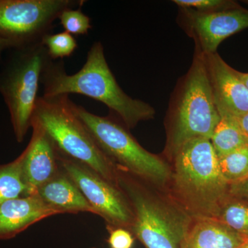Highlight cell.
Wrapping results in <instances>:
<instances>
[{
	"label": "cell",
	"instance_id": "cell-1",
	"mask_svg": "<svg viewBox=\"0 0 248 248\" xmlns=\"http://www.w3.org/2000/svg\"><path fill=\"white\" fill-rule=\"evenodd\" d=\"M41 83L45 97L79 94L105 104L129 128L154 118L155 110L148 103L128 95L117 82L106 59L104 48L96 42L78 73H66L63 62L50 60L42 73Z\"/></svg>",
	"mask_w": 248,
	"mask_h": 248
},
{
	"label": "cell",
	"instance_id": "cell-2",
	"mask_svg": "<svg viewBox=\"0 0 248 248\" xmlns=\"http://www.w3.org/2000/svg\"><path fill=\"white\" fill-rule=\"evenodd\" d=\"M68 97L63 94L39 97L32 119L40 124L59 153L117 186L115 164L104 154L76 115Z\"/></svg>",
	"mask_w": 248,
	"mask_h": 248
},
{
	"label": "cell",
	"instance_id": "cell-3",
	"mask_svg": "<svg viewBox=\"0 0 248 248\" xmlns=\"http://www.w3.org/2000/svg\"><path fill=\"white\" fill-rule=\"evenodd\" d=\"M174 156V183L179 195L201 218H216L226 201L228 184L208 139L186 142Z\"/></svg>",
	"mask_w": 248,
	"mask_h": 248
},
{
	"label": "cell",
	"instance_id": "cell-4",
	"mask_svg": "<svg viewBox=\"0 0 248 248\" xmlns=\"http://www.w3.org/2000/svg\"><path fill=\"white\" fill-rule=\"evenodd\" d=\"M170 108L169 150L173 155L192 139L210 140L221 120L214 102L204 55L197 49Z\"/></svg>",
	"mask_w": 248,
	"mask_h": 248
},
{
	"label": "cell",
	"instance_id": "cell-5",
	"mask_svg": "<svg viewBox=\"0 0 248 248\" xmlns=\"http://www.w3.org/2000/svg\"><path fill=\"white\" fill-rule=\"evenodd\" d=\"M42 42L17 48L0 73V94L9 111L16 140L22 143L31 128L42 73L50 61Z\"/></svg>",
	"mask_w": 248,
	"mask_h": 248
},
{
	"label": "cell",
	"instance_id": "cell-6",
	"mask_svg": "<svg viewBox=\"0 0 248 248\" xmlns=\"http://www.w3.org/2000/svg\"><path fill=\"white\" fill-rule=\"evenodd\" d=\"M72 108L104 154L112 162L116 161L119 169L158 184L169 180L168 165L145 150L120 124L109 117L94 115L73 102Z\"/></svg>",
	"mask_w": 248,
	"mask_h": 248
},
{
	"label": "cell",
	"instance_id": "cell-7",
	"mask_svg": "<svg viewBox=\"0 0 248 248\" xmlns=\"http://www.w3.org/2000/svg\"><path fill=\"white\" fill-rule=\"evenodd\" d=\"M117 186L134 214L130 229L146 248H181L190 224L181 212L155 200L136 183L117 173Z\"/></svg>",
	"mask_w": 248,
	"mask_h": 248
},
{
	"label": "cell",
	"instance_id": "cell-8",
	"mask_svg": "<svg viewBox=\"0 0 248 248\" xmlns=\"http://www.w3.org/2000/svg\"><path fill=\"white\" fill-rule=\"evenodd\" d=\"M83 1L0 0V37L14 48L35 45L50 33L62 11Z\"/></svg>",
	"mask_w": 248,
	"mask_h": 248
},
{
	"label": "cell",
	"instance_id": "cell-9",
	"mask_svg": "<svg viewBox=\"0 0 248 248\" xmlns=\"http://www.w3.org/2000/svg\"><path fill=\"white\" fill-rule=\"evenodd\" d=\"M58 153L60 167L78 186L96 215L110 226L130 228L134 221L133 209L120 187L84 165Z\"/></svg>",
	"mask_w": 248,
	"mask_h": 248
},
{
	"label": "cell",
	"instance_id": "cell-10",
	"mask_svg": "<svg viewBox=\"0 0 248 248\" xmlns=\"http://www.w3.org/2000/svg\"><path fill=\"white\" fill-rule=\"evenodd\" d=\"M182 9L187 30L197 44L196 49L203 55L217 53L223 40L248 28V10L239 6L207 13Z\"/></svg>",
	"mask_w": 248,
	"mask_h": 248
},
{
	"label": "cell",
	"instance_id": "cell-11",
	"mask_svg": "<svg viewBox=\"0 0 248 248\" xmlns=\"http://www.w3.org/2000/svg\"><path fill=\"white\" fill-rule=\"evenodd\" d=\"M214 102L220 117H239L248 112V89L238 71L218 53L204 55Z\"/></svg>",
	"mask_w": 248,
	"mask_h": 248
},
{
	"label": "cell",
	"instance_id": "cell-12",
	"mask_svg": "<svg viewBox=\"0 0 248 248\" xmlns=\"http://www.w3.org/2000/svg\"><path fill=\"white\" fill-rule=\"evenodd\" d=\"M31 128L32 133L30 142L20 155L26 196L36 195L41 186L60 170L58 151L45 130L33 119Z\"/></svg>",
	"mask_w": 248,
	"mask_h": 248
},
{
	"label": "cell",
	"instance_id": "cell-13",
	"mask_svg": "<svg viewBox=\"0 0 248 248\" xmlns=\"http://www.w3.org/2000/svg\"><path fill=\"white\" fill-rule=\"evenodd\" d=\"M59 214L37 195L6 201L0 203V240L16 237L37 222Z\"/></svg>",
	"mask_w": 248,
	"mask_h": 248
},
{
	"label": "cell",
	"instance_id": "cell-14",
	"mask_svg": "<svg viewBox=\"0 0 248 248\" xmlns=\"http://www.w3.org/2000/svg\"><path fill=\"white\" fill-rule=\"evenodd\" d=\"M36 195L60 214L90 213L96 215L78 186L61 167L51 179L41 186Z\"/></svg>",
	"mask_w": 248,
	"mask_h": 248
},
{
	"label": "cell",
	"instance_id": "cell-15",
	"mask_svg": "<svg viewBox=\"0 0 248 248\" xmlns=\"http://www.w3.org/2000/svg\"><path fill=\"white\" fill-rule=\"evenodd\" d=\"M248 239L218 220L200 218L189 227L181 248H239Z\"/></svg>",
	"mask_w": 248,
	"mask_h": 248
},
{
	"label": "cell",
	"instance_id": "cell-16",
	"mask_svg": "<svg viewBox=\"0 0 248 248\" xmlns=\"http://www.w3.org/2000/svg\"><path fill=\"white\" fill-rule=\"evenodd\" d=\"M210 141L218 159L248 146V138L231 116L221 117Z\"/></svg>",
	"mask_w": 248,
	"mask_h": 248
},
{
	"label": "cell",
	"instance_id": "cell-17",
	"mask_svg": "<svg viewBox=\"0 0 248 248\" xmlns=\"http://www.w3.org/2000/svg\"><path fill=\"white\" fill-rule=\"evenodd\" d=\"M22 162V156L19 155L11 162L0 164V203L25 197Z\"/></svg>",
	"mask_w": 248,
	"mask_h": 248
},
{
	"label": "cell",
	"instance_id": "cell-18",
	"mask_svg": "<svg viewBox=\"0 0 248 248\" xmlns=\"http://www.w3.org/2000/svg\"><path fill=\"white\" fill-rule=\"evenodd\" d=\"M222 175L228 185H234L248 178V146L218 159Z\"/></svg>",
	"mask_w": 248,
	"mask_h": 248
},
{
	"label": "cell",
	"instance_id": "cell-19",
	"mask_svg": "<svg viewBox=\"0 0 248 248\" xmlns=\"http://www.w3.org/2000/svg\"><path fill=\"white\" fill-rule=\"evenodd\" d=\"M232 231L248 238V203L231 201L221 205L216 218Z\"/></svg>",
	"mask_w": 248,
	"mask_h": 248
},
{
	"label": "cell",
	"instance_id": "cell-20",
	"mask_svg": "<svg viewBox=\"0 0 248 248\" xmlns=\"http://www.w3.org/2000/svg\"><path fill=\"white\" fill-rule=\"evenodd\" d=\"M50 60L68 58L78 48V42L71 34L63 31L56 34H46L41 40Z\"/></svg>",
	"mask_w": 248,
	"mask_h": 248
},
{
	"label": "cell",
	"instance_id": "cell-21",
	"mask_svg": "<svg viewBox=\"0 0 248 248\" xmlns=\"http://www.w3.org/2000/svg\"><path fill=\"white\" fill-rule=\"evenodd\" d=\"M58 19L65 31L72 35H87L90 29H92L91 18L84 14L80 8L65 9Z\"/></svg>",
	"mask_w": 248,
	"mask_h": 248
},
{
	"label": "cell",
	"instance_id": "cell-22",
	"mask_svg": "<svg viewBox=\"0 0 248 248\" xmlns=\"http://www.w3.org/2000/svg\"><path fill=\"white\" fill-rule=\"evenodd\" d=\"M174 4L182 9L195 10L198 12H215L237 7L234 1L225 0H174Z\"/></svg>",
	"mask_w": 248,
	"mask_h": 248
},
{
	"label": "cell",
	"instance_id": "cell-23",
	"mask_svg": "<svg viewBox=\"0 0 248 248\" xmlns=\"http://www.w3.org/2000/svg\"><path fill=\"white\" fill-rule=\"evenodd\" d=\"M134 240L130 232L122 228H117L110 231L108 243L111 248H130Z\"/></svg>",
	"mask_w": 248,
	"mask_h": 248
},
{
	"label": "cell",
	"instance_id": "cell-24",
	"mask_svg": "<svg viewBox=\"0 0 248 248\" xmlns=\"http://www.w3.org/2000/svg\"><path fill=\"white\" fill-rule=\"evenodd\" d=\"M231 191L233 195L248 199V178L239 184L231 185Z\"/></svg>",
	"mask_w": 248,
	"mask_h": 248
},
{
	"label": "cell",
	"instance_id": "cell-25",
	"mask_svg": "<svg viewBox=\"0 0 248 248\" xmlns=\"http://www.w3.org/2000/svg\"><path fill=\"white\" fill-rule=\"evenodd\" d=\"M233 117L236 120V123L239 125L243 133L248 138V112L244 115L239 116V117Z\"/></svg>",
	"mask_w": 248,
	"mask_h": 248
},
{
	"label": "cell",
	"instance_id": "cell-26",
	"mask_svg": "<svg viewBox=\"0 0 248 248\" xmlns=\"http://www.w3.org/2000/svg\"><path fill=\"white\" fill-rule=\"evenodd\" d=\"M11 48H14L12 44L10 43L9 41L4 40V39L0 37V56H1V53H2L4 50Z\"/></svg>",
	"mask_w": 248,
	"mask_h": 248
},
{
	"label": "cell",
	"instance_id": "cell-27",
	"mask_svg": "<svg viewBox=\"0 0 248 248\" xmlns=\"http://www.w3.org/2000/svg\"><path fill=\"white\" fill-rule=\"evenodd\" d=\"M238 75H239L240 79L244 82L245 86L248 89V73H241V72L238 71Z\"/></svg>",
	"mask_w": 248,
	"mask_h": 248
},
{
	"label": "cell",
	"instance_id": "cell-28",
	"mask_svg": "<svg viewBox=\"0 0 248 248\" xmlns=\"http://www.w3.org/2000/svg\"><path fill=\"white\" fill-rule=\"evenodd\" d=\"M239 248H248V239L245 241L244 244L241 245V247Z\"/></svg>",
	"mask_w": 248,
	"mask_h": 248
},
{
	"label": "cell",
	"instance_id": "cell-29",
	"mask_svg": "<svg viewBox=\"0 0 248 248\" xmlns=\"http://www.w3.org/2000/svg\"><path fill=\"white\" fill-rule=\"evenodd\" d=\"M244 2H246V4H248V1H245Z\"/></svg>",
	"mask_w": 248,
	"mask_h": 248
}]
</instances>
